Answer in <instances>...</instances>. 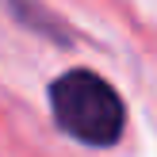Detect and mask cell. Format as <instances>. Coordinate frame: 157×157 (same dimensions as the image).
<instances>
[{
	"instance_id": "1",
	"label": "cell",
	"mask_w": 157,
	"mask_h": 157,
	"mask_svg": "<svg viewBox=\"0 0 157 157\" xmlns=\"http://www.w3.org/2000/svg\"><path fill=\"white\" fill-rule=\"evenodd\" d=\"M54 123L92 150H111L127 130V100L92 69H65L50 81Z\"/></svg>"
},
{
	"instance_id": "2",
	"label": "cell",
	"mask_w": 157,
	"mask_h": 157,
	"mask_svg": "<svg viewBox=\"0 0 157 157\" xmlns=\"http://www.w3.org/2000/svg\"><path fill=\"white\" fill-rule=\"evenodd\" d=\"M8 8L15 12V19H19L27 31H35V35L50 38V42H61V46L73 42V31H69L54 12H46L42 4H35V0H8Z\"/></svg>"
}]
</instances>
